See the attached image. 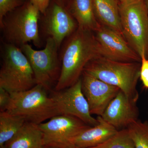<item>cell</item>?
<instances>
[{"instance_id": "6da1fadb", "label": "cell", "mask_w": 148, "mask_h": 148, "mask_svg": "<svg viewBox=\"0 0 148 148\" xmlns=\"http://www.w3.org/2000/svg\"><path fill=\"white\" fill-rule=\"evenodd\" d=\"M92 32L78 27L66 38L61 51V74L55 86L56 91L64 90L75 83L88 63L101 56Z\"/></svg>"}, {"instance_id": "7a4b0ae2", "label": "cell", "mask_w": 148, "mask_h": 148, "mask_svg": "<svg viewBox=\"0 0 148 148\" xmlns=\"http://www.w3.org/2000/svg\"><path fill=\"white\" fill-rule=\"evenodd\" d=\"M140 67V62H118L99 56L88 62L83 72L118 87L128 98L137 102Z\"/></svg>"}, {"instance_id": "3957f363", "label": "cell", "mask_w": 148, "mask_h": 148, "mask_svg": "<svg viewBox=\"0 0 148 148\" xmlns=\"http://www.w3.org/2000/svg\"><path fill=\"white\" fill-rule=\"evenodd\" d=\"M42 86L36 84L29 90L10 93L7 112L39 125L59 115L55 103Z\"/></svg>"}, {"instance_id": "277c9868", "label": "cell", "mask_w": 148, "mask_h": 148, "mask_svg": "<svg viewBox=\"0 0 148 148\" xmlns=\"http://www.w3.org/2000/svg\"><path fill=\"white\" fill-rule=\"evenodd\" d=\"M40 13L29 1L11 15L5 16L0 24L5 43L20 47L32 42L40 47L41 42L39 31Z\"/></svg>"}, {"instance_id": "5b68a950", "label": "cell", "mask_w": 148, "mask_h": 148, "mask_svg": "<svg viewBox=\"0 0 148 148\" xmlns=\"http://www.w3.org/2000/svg\"><path fill=\"white\" fill-rule=\"evenodd\" d=\"M36 84L32 66L21 48L5 44L0 70V87L12 93L29 90Z\"/></svg>"}, {"instance_id": "8992f818", "label": "cell", "mask_w": 148, "mask_h": 148, "mask_svg": "<svg viewBox=\"0 0 148 148\" xmlns=\"http://www.w3.org/2000/svg\"><path fill=\"white\" fill-rule=\"evenodd\" d=\"M20 48L31 64L36 84L42 86L47 90H50L54 83L57 84L61 71L59 47L55 41L48 37L45 47L42 50H36L28 44Z\"/></svg>"}, {"instance_id": "52a82bcc", "label": "cell", "mask_w": 148, "mask_h": 148, "mask_svg": "<svg viewBox=\"0 0 148 148\" xmlns=\"http://www.w3.org/2000/svg\"><path fill=\"white\" fill-rule=\"evenodd\" d=\"M123 36L140 58L148 56V10L145 0L128 5L119 4Z\"/></svg>"}, {"instance_id": "ba28073f", "label": "cell", "mask_w": 148, "mask_h": 148, "mask_svg": "<svg viewBox=\"0 0 148 148\" xmlns=\"http://www.w3.org/2000/svg\"><path fill=\"white\" fill-rule=\"evenodd\" d=\"M43 146L53 148H74L75 138L90 125L75 117L59 115L39 124Z\"/></svg>"}, {"instance_id": "9c48e42d", "label": "cell", "mask_w": 148, "mask_h": 148, "mask_svg": "<svg viewBox=\"0 0 148 148\" xmlns=\"http://www.w3.org/2000/svg\"><path fill=\"white\" fill-rule=\"evenodd\" d=\"M51 97L59 115L75 117L91 126L98 124V119L90 113L88 103L83 93L81 78L70 87L54 91Z\"/></svg>"}, {"instance_id": "30bf717a", "label": "cell", "mask_w": 148, "mask_h": 148, "mask_svg": "<svg viewBox=\"0 0 148 148\" xmlns=\"http://www.w3.org/2000/svg\"><path fill=\"white\" fill-rule=\"evenodd\" d=\"M95 32L101 56L118 62H141L140 56L118 32L101 24Z\"/></svg>"}, {"instance_id": "8fae6325", "label": "cell", "mask_w": 148, "mask_h": 148, "mask_svg": "<svg viewBox=\"0 0 148 148\" xmlns=\"http://www.w3.org/2000/svg\"><path fill=\"white\" fill-rule=\"evenodd\" d=\"M44 14L45 17L42 22L43 31L48 37L53 38L59 48L64 40L78 27L71 14L58 2L53 3Z\"/></svg>"}, {"instance_id": "7c38bea8", "label": "cell", "mask_w": 148, "mask_h": 148, "mask_svg": "<svg viewBox=\"0 0 148 148\" xmlns=\"http://www.w3.org/2000/svg\"><path fill=\"white\" fill-rule=\"evenodd\" d=\"M82 76V92L88 103L90 113L101 116L121 90L86 72H83Z\"/></svg>"}, {"instance_id": "4fadbf2b", "label": "cell", "mask_w": 148, "mask_h": 148, "mask_svg": "<svg viewBox=\"0 0 148 148\" xmlns=\"http://www.w3.org/2000/svg\"><path fill=\"white\" fill-rule=\"evenodd\" d=\"M137 102L131 100L120 90L101 116L118 130L127 128L138 120L139 110Z\"/></svg>"}, {"instance_id": "5bb4252c", "label": "cell", "mask_w": 148, "mask_h": 148, "mask_svg": "<svg viewBox=\"0 0 148 148\" xmlns=\"http://www.w3.org/2000/svg\"><path fill=\"white\" fill-rule=\"evenodd\" d=\"M98 124L90 126L81 132L73 142L76 147L92 148L105 143L118 131L101 116L97 118Z\"/></svg>"}, {"instance_id": "9a60e30c", "label": "cell", "mask_w": 148, "mask_h": 148, "mask_svg": "<svg viewBox=\"0 0 148 148\" xmlns=\"http://www.w3.org/2000/svg\"><path fill=\"white\" fill-rule=\"evenodd\" d=\"M92 2L95 16L98 22L123 36L119 3L117 0H92Z\"/></svg>"}, {"instance_id": "2e32d148", "label": "cell", "mask_w": 148, "mask_h": 148, "mask_svg": "<svg viewBox=\"0 0 148 148\" xmlns=\"http://www.w3.org/2000/svg\"><path fill=\"white\" fill-rule=\"evenodd\" d=\"M43 146L42 133L38 125L26 122L3 146L5 148H41Z\"/></svg>"}, {"instance_id": "e0dca14e", "label": "cell", "mask_w": 148, "mask_h": 148, "mask_svg": "<svg viewBox=\"0 0 148 148\" xmlns=\"http://www.w3.org/2000/svg\"><path fill=\"white\" fill-rule=\"evenodd\" d=\"M71 9V13L79 27L95 32L100 26L95 16L92 0H73Z\"/></svg>"}, {"instance_id": "ac0fdd59", "label": "cell", "mask_w": 148, "mask_h": 148, "mask_svg": "<svg viewBox=\"0 0 148 148\" xmlns=\"http://www.w3.org/2000/svg\"><path fill=\"white\" fill-rule=\"evenodd\" d=\"M26 120L7 111L0 112V147H3L17 133Z\"/></svg>"}, {"instance_id": "d6986e66", "label": "cell", "mask_w": 148, "mask_h": 148, "mask_svg": "<svg viewBox=\"0 0 148 148\" xmlns=\"http://www.w3.org/2000/svg\"><path fill=\"white\" fill-rule=\"evenodd\" d=\"M135 148H148V122L138 120L127 127Z\"/></svg>"}, {"instance_id": "ffe728a7", "label": "cell", "mask_w": 148, "mask_h": 148, "mask_svg": "<svg viewBox=\"0 0 148 148\" xmlns=\"http://www.w3.org/2000/svg\"><path fill=\"white\" fill-rule=\"evenodd\" d=\"M92 148H135V145L127 128H124L118 130L105 143Z\"/></svg>"}, {"instance_id": "44dd1931", "label": "cell", "mask_w": 148, "mask_h": 148, "mask_svg": "<svg viewBox=\"0 0 148 148\" xmlns=\"http://www.w3.org/2000/svg\"><path fill=\"white\" fill-rule=\"evenodd\" d=\"M21 5V0H0V24L8 13Z\"/></svg>"}, {"instance_id": "7402d4cb", "label": "cell", "mask_w": 148, "mask_h": 148, "mask_svg": "<svg viewBox=\"0 0 148 148\" xmlns=\"http://www.w3.org/2000/svg\"><path fill=\"white\" fill-rule=\"evenodd\" d=\"M140 78L144 87L148 89V59L145 56L141 57Z\"/></svg>"}, {"instance_id": "603a6c76", "label": "cell", "mask_w": 148, "mask_h": 148, "mask_svg": "<svg viewBox=\"0 0 148 148\" xmlns=\"http://www.w3.org/2000/svg\"><path fill=\"white\" fill-rule=\"evenodd\" d=\"M11 99V94L8 91L0 87V110H6Z\"/></svg>"}, {"instance_id": "cb8c5ba5", "label": "cell", "mask_w": 148, "mask_h": 148, "mask_svg": "<svg viewBox=\"0 0 148 148\" xmlns=\"http://www.w3.org/2000/svg\"><path fill=\"white\" fill-rule=\"evenodd\" d=\"M50 0H29L33 5L39 10L40 13L45 14L48 9Z\"/></svg>"}, {"instance_id": "d4e9b609", "label": "cell", "mask_w": 148, "mask_h": 148, "mask_svg": "<svg viewBox=\"0 0 148 148\" xmlns=\"http://www.w3.org/2000/svg\"><path fill=\"white\" fill-rule=\"evenodd\" d=\"M119 4L121 5H128L138 2L141 0H119Z\"/></svg>"}, {"instance_id": "484cf974", "label": "cell", "mask_w": 148, "mask_h": 148, "mask_svg": "<svg viewBox=\"0 0 148 148\" xmlns=\"http://www.w3.org/2000/svg\"><path fill=\"white\" fill-rule=\"evenodd\" d=\"M69 0H58V2L60 3L62 5L65 6L66 7V5L67 4V2H68Z\"/></svg>"}, {"instance_id": "4316f807", "label": "cell", "mask_w": 148, "mask_h": 148, "mask_svg": "<svg viewBox=\"0 0 148 148\" xmlns=\"http://www.w3.org/2000/svg\"><path fill=\"white\" fill-rule=\"evenodd\" d=\"M145 3L146 6L148 10V0H145Z\"/></svg>"}, {"instance_id": "83f0119b", "label": "cell", "mask_w": 148, "mask_h": 148, "mask_svg": "<svg viewBox=\"0 0 148 148\" xmlns=\"http://www.w3.org/2000/svg\"><path fill=\"white\" fill-rule=\"evenodd\" d=\"M41 148H53L52 147H47V146H43Z\"/></svg>"}, {"instance_id": "f1b7e54d", "label": "cell", "mask_w": 148, "mask_h": 148, "mask_svg": "<svg viewBox=\"0 0 148 148\" xmlns=\"http://www.w3.org/2000/svg\"><path fill=\"white\" fill-rule=\"evenodd\" d=\"M0 148H5V147H3H3H0Z\"/></svg>"}, {"instance_id": "f546056e", "label": "cell", "mask_w": 148, "mask_h": 148, "mask_svg": "<svg viewBox=\"0 0 148 148\" xmlns=\"http://www.w3.org/2000/svg\"><path fill=\"white\" fill-rule=\"evenodd\" d=\"M74 148H81L76 147H75Z\"/></svg>"}]
</instances>
